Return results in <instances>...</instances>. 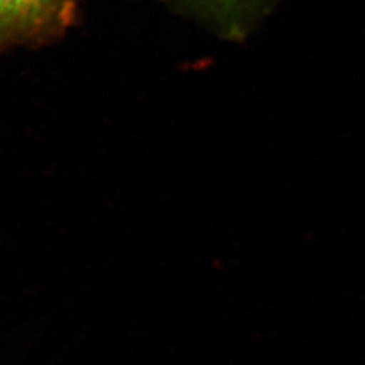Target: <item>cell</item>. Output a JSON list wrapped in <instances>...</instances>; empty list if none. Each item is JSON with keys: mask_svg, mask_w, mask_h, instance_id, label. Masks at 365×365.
Masks as SVG:
<instances>
[{"mask_svg": "<svg viewBox=\"0 0 365 365\" xmlns=\"http://www.w3.org/2000/svg\"><path fill=\"white\" fill-rule=\"evenodd\" d=\"M66 7V0H0V37L43 26Z\"/></svg>", "mask_w": 365, "mask_h": 365, "instance_id": "obj_2", "label": "cell"}, {"mask_svg": "<svg viewBox=\"0 0 365 365\" xmlns=\"http://www.w3.org/2000/svg\"><path fill=\"white\" fill-rule=\"evenodd\" d=\"M223 37L242 41L274 9L276 0H192Z\"/></svg>", "mask_w": 365, "mask_h": 365, "instance_id": "obj_1", "label": "cell"}]
</instances>
